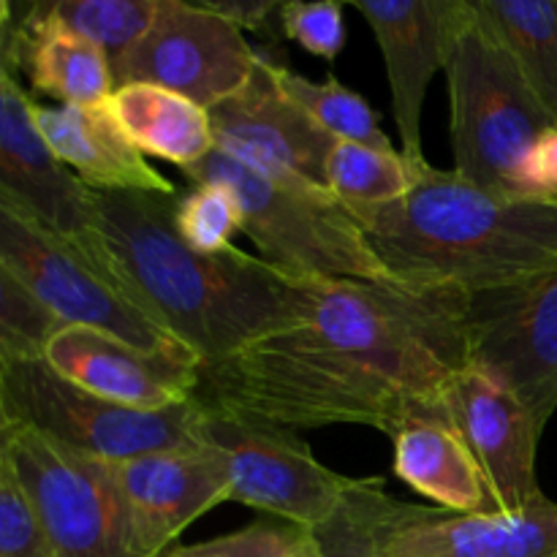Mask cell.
<instances>
[{"mask_svg":"<svg viewBox=\"0 0 557 557\" xmlns=\"http://www.w3.org/2000/svg\"><path fill=\"white\" fill-rule=\"evenodd\" d=\"M471 362L466 294L326 281L308 324L199 368L196 400L288 430L364 424L392 438Z\"/></svg>","mask_w":557,"mask_h":557,"instance_id":"obj_1","label":"cell"},{"mask_svg":"<svg viewBox=\"0 0 557 557\" xmlns=\"http://www.w3.org/2000/svg\"><path fill=\"white\" fill-rule=\"evenodd\" d=\"M177 196L96 190V226L109 267L199 368L313 319L326 281L283 272L234 245L221 253L188 248L174 228Z\"/></svg>","mask_w":557,"mask_h":557,"instance_id":"obj_2","label":"cell"},{"mask_svg":"<svg viewBox=\"0 0 557 557\" xmlns=\"http://www.w3.org/2000/svg\"><path fill=\"white\" fill-rule=\"evenodd\" d=\"M354 218L381 264L408 286L473 299L557 270V201L493 194L428 161L400 201Z\"/></svg>","mask_w":557,"mask_h":557,"instance_id":"obj_3","label":"cell"},{"mask_svg":"<svg viewBox=\"0 0 557 557\" xmlns=\"http://www.w3.org/2000/svg\"><path fill=\"white\" fill-rule=\"evenodd\" d=\"M455 172L493 194H525V166L557 120L522 76L520 65L473 9L460 0L446 52Z\"/></svg>","mask_w":557,"mask_h":557,"instance_id":"obj_4","label":"cell"},{"mask_svg":"<svg viewBox=\"0 0 557 557\" xmlns=\"http://www.w3.org/2000/svg\"><path fill=\"white\" fill-rule=\"evenodd\" d=\"M183 174L188 183L232 190L243 212V232L277 270L315 281H395L362 223L330 190L277 180L218 147Z\"/></svg>","mask_w":557,"mask_h":557,"instance_id":"obj_5","label":"cell"},{"mask_svg":"<svg viewBox=\"0 0 557 557\" xmlns=\"http://www.w3.org/2000/svg\"><path fill=\"white\" fill-rule=\"evenodd\" d=\"M0 267L25 283L65 326H87L147 357L199 368V359L169 335L134 297L123 277L87 259L79 248L38 226L33 218L0 199Z\"/></svg>","mask_w":557,"mask_h":557,"instance_id":"obj_6","label":"cell"},{"mask_svg":"<svg viewBox=\"0 0 557 557\" xmlns=\"http://www.w3.org/2000/svg\"><path fill=\"white\" fill-rule=\"evenodd\" d=\"M196 400L166 411L117 406L71 384L44 357L0 359V424L36 430L107 462L194 449Z\"/></svg>","mask_w":557,"mask_h":557,"instance_id":"obj_7","label":"cell"},{"mask_svg":"<svg viewBox=\"0 0 557 557\" xmlns=\"http://www.w3.org/2000/svg\"><path fill=\"white\" fill-rule=\"evenodd\" d=\"M194 438L226 462L232 504L310 531L324 528L359 487V479L321 466L294 430L210 403L196 400Z\"/></svg>","mask_w":557,"mask_h":557,"instance_id":"obj_8","label":"cell"},{"mask_svg":"<svg viewBox=\"0 0 557 557\" xmlns=\"http://www.w3.org/2000/svg\"><path fill=\"white\" fill-rule=\"evenodd\" d=\"M0 460L36 504L54 557H145L112 462L14 424H0Z\"/></svg>","mask_w":557,"mask_h":557,"instance_id":"obj_9","label":"cell"},{"mask_svg":"<svg viewBox=\"0 0 557 557\" xmlns=\"http://www.w3.org/2000/svg\"><path fill=\"white\" fill-rule=\"evenodd\" d=\"M256 65L259 52L237 25L185 0H161L147 36L112 60L117 87L156 85L190 98L207 112L237 96Z\"/></svg>","mask_w":557,"mask_h":557,"instance_id":"obj_10","label":"cell"},{"mask_svg":"<svg viewBox=\"0 0 557 557\" xmlns=\"http://www.w3.org/2000/svg\"><path fill=\"white\" fill-rule=\"evenodd\" d=\"M275 63L283 60L259 52L248 85L210 109L215 147L277 180L330 190L326 163L337 139L283 92Z\"/></svg>","mask_w":557,"mask_h":557,"instance_id":"obj_11","label":"cell"},{"mask_svg":"<svg viewBox=\"0 0 557 557\" xmlns=\"http://www.w3.org/2000/svg\"><path fill=\"white\" fill-rule=\"evenodd\" d=\"M441 406L476 457L498 511H520L544 498L536 476L544 428L509 381L471 362L446 386Z\"/></svg>","mask_w":557,"mask_h":557,"instance_id":"obj_12","label":"cell"},{"mask_svg":"<svg viewBox=\"0 0 557 557\" xmlns=\"http://www.w3.org/2000/svg\"><path fill=\"white\" fill-rule=\"evenodd\" d=\"M33 98L0 74V199L74 248L96 243V190L54 156L33 114Z\"/></svg>","mask_w":557,"mask_h":557,"instance_id":"obj_13","label":"cell"},{"mask_svg":"<svg viewBox=\"0 0 557 557\" xmlns=\"http://www.w3.org/2000/svg\"><path fill=\"white\" fill-rule=\"evenodd\" d=\"M473 362L509 381L547 428L557 411V270L471 299Z\"/></svg>","mask_w":557,"mask_h":557,"instance_id":"obj_14","label":"cell"},{"mask_svg":"<svg viewBox=\"0 0 557 557\" xmlns=\"http://www.w3.org/2000/svg\"><path fill=\"white\" fill-rule=\"evenodd\" d=\"M112 473L145 557L166 555L190 522L232 495L226 462L201 444L112 462Z\"/></svg>","mask_w":557,"mask_h":557,"instance_id":"obj_15","label":"cell"},{"mask_svg":"<svg viewBox=\"0 0 557 557\" xmlns=\"http://www.w3.org/2000/svg\"><path fill=\"white\" fill-rule=\"evenodd\" d=\"M381 557H557V500L520 511L460 515L403 504L379 539Z\"/></svg>","mask_w":557,"mask_h":557,"instance_id":"obj_16","label":"cell"},{"mask_svg":"<svg viewBox=\"0 0 557 557\" xmlns=\"http://www.w3.org/2000/svg\"><path fill=\"white\" fill-rule=\"evenodd\" d=\"M375 33L386 63L392 114L403 156H422V109L428 87L444 71L460 0H351Z\"/></svg>","mask_w":557,"mask_h":557,"instance_id":"obj_17","label":"cell"},{"mask_svg":"<svg viewBox=\"0 0 557 557\" xmlns=\"http://www.w3.org/2000/svg\"><path fill=\"white\" fill-rule=\"evenodd\" d=\"M63 379L117 406L166 411L196 397L199 368L147 357L87 326H63L44 354Z\"/></svg>","mask_w":557,"mask_h":557,"instance_id":"obj_18","label":"cell"},{"mask_svg":"<svg viewBox=\"0 0 557 557\" xmlns=\"http://www.w3.org/2000/svg\"><path fill=\"white\" fill-rule=\"evenodd\" d=\"M3 71L30 79L33 92L60 107H103L114 96L112 60L96 44L49 22L41 0L3 3Z\"/></svg>","mask_w":557,"mask_h":557,"instance_id":"obj_19","label":"cell"},{"mask_svg":"<svg viewBox=\"0 0 557 557\" xmlns=\"http://www.w3.org/2000/svg\"><path fill=\"white\" fill-rule=\"evenodd\" d=\"M33 114L54 156L74 169L92 190H136V194L177 196L180 188L163 177L145 152L125 136L109 103L103 107H44Z\"/></svg>","mask_w":557,"mask_h":557,"instance_id":"obj_20","label":"cell"},{"mask_svg":"<svg viewBox=\"0 0 557 557\" xmlns=\"http://www.w3.org/2000/svg\"><path fill=\"white\" fill-rule=\"evenodd\" d=\"M392 444L395 476L413 493L460 515H498L476 457L449 422L441 400L413 408L395 430Z\"/></svg>","mask_w":557,"mask_h":557,"instance_id":"obj_21","label":"cell"},{"mask_svg":"<svg viewBox=\"0 0 557 557\" xmlns=\"http://www.w3.org/2000/svg\"><path fill=\"white\" fill-rule=\"evenodd\" d=\"M114 120L145 156L163 158L180 172L215 150L212 120L190 98L156 85H123L109 98Z\"/></svg>","mask_w":557,"mask_h":557,"instance_id":"obj_22","label":"cell"},{"mask_svg":"<svg viewBox=\"0 0 557 557\" xmlns=\"http://www.w3.org/2000/svg\"><path fill=\"white\" fill-rule=\"evenodd\" d=\"M473 9L557 120V0H473Z\"/></svg>","mask_w":557,"mask_h":557,"instance_id":"obj_23","label":"cell"},{"mask_svg":"<svg viewBox=\"0 0 557 557\" xmlns=\"http://www.w3.org/2000/svg\"><path fill=\"white\" fill-rule=\"evenodd\" d=\"M403 152L337 141L326 163V185L351 215L400 201L417 183L419 163Z\"/></svg>","mask_w":557,"mask_h":557,"instance_id":"obj_24","label":"cell"},{"mask_svg":"<svg viewBox=\"0 0 557 557\" xmlns=\"http://www.w3.org/2000/svg\"><path fill=\"white\" fill-rule=\"evenodd\" d=\"M275 74L283 92L337 141H354V145L395 152L392 139L381 128L379 112L359 92L341 85L335 76H330L326 82H313L302 74H294L283 63H275Z\"/></svg>","mask_w":557,"mask_h":557,"instance_id":"obj_25","label":"cell"},{"mask_svg":"<svg viewBox=\"0 0 557 557\" xmlns=\"http://www.w3.org/2000/svg\"><path fill=\"white\" fill-rule=\"evenodd\" d=\"M44 11L54 27L96 44L114 60L147 36L161 0H52Z\"/></svg>","mask_w":557,"mask_h":557,"instance_id":"obj_26","label":"cell"},{"mask_svg":"<svg viewBox=\"0 0 557 557\" xmlns=\"http://www.w3.org/2000/svg\"><path fill=\"white\" fill-rule=\"evenodd\" d=\"M400 500L392 498L384 479H359V487L348 495L335 517L319 528L324 539V557H381L379 539L389 525Z\"/></svg>","mask_w":557,"mask_h":557,"instance_id":"obj_27","label":"cell"},{"mask_svg":"<svg viewBox=\"0 0 557 557\" xmlns=\"http://www.w3.org/2000/svg\"><path fill=\"white\" fill-rule=\"evenodd\" d=\"M321 531L264 517L210 542L172 547L163 557H324Z\"/></svg>","mask_w":557,"mask_h":557,"instance_id":"obj_28","label":"cell"},{"mask_svg":"<svg viewBox=\"0 0 557 557\" xmlns=\"http://www.w3.org/2000/svg\"><path fill=\"white\" fill-rule=\"evenodd\" d=\"M174 228L188 248L221 253L232 248L234 232H243V212L223 185L190 183L174 205Z\"/></svg>","mask_w":557,"mask_h":557,"instance_id":"obj_29","label":"cell"},{"mask_svg":"<svg viewBox=\"0 0 557 557\" xmlns=\"http://www.w3.org/2000/svg\"><path fill=\"white\" fill-rule=\"evenodd\" d=\"M63 326L25 283L0 267V359L44 357Z\"/></svg>","mask_w":557,"mask_h":557,"instance_id":"obj_30","label":"cell"},{"mask_svg":"<svg viewBox=\"0 0 557 557\" xmlns=\"http://www.w3.org/2000/svg\"><path fill=\"white\" fill-rule=\"evenodd\" d=\"M0 557H54L52 539L16 473L0 460Z\"/></svg>","mask_w":557,"mask_h":557,"instance_id":"obj_31","label":"cell"},{"mask_svg":"<svg viewBox=\"0 0 557 557\" xmlns=\"http://www.w3.org/2000/svg\"><path fill=\"white\" fill-rule=\"evenodd\" d=\"M283 33L288 41L299 44L305 52L335 63L337 54L346 47V20H343V3L337 0H288L283 3Z\"/></svg>","mask_w":557,"mask_h":557,"instance_id":"obj_32","label":"cell"},{"mask_svg":"<svg viewBox=\"0 0 557 557\" xmlns=\"http://www.w3.org/2000/svg\"><path fill=\"white\" fill-rule=\"evenodd\" d=\"M205 9L215 11V14L226 16L232 25H237L239 30H253L259 36L270 38V44L275 47L281 38H286L283 33V3H275V0H234V3H218V0H210V3H201Z\"/></svg>","mask_w":557,"mask_h":557,"instance_id":"obj_33","label":"cell"},{"mask_svg":"<svg viewBox=\"0 0 557 557\" xmlns=\"http://www.w3.org/2000/svg\"><path fill=\"white\" fill-rule=\"evenodd\" d=\"M525 194L557 201V125L539 139L525 166Z\"/></svg>","mask_w":557,"mask_h":557,"instance_id":"obj_34","label":"cell"}]
</instances>
